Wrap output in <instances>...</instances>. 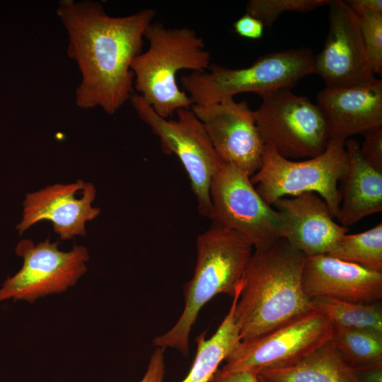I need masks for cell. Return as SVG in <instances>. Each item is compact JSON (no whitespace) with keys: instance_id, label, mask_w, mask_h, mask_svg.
<instances>
[{"instance_id":"obj_1","label":"cell","mask_w":382,"mask_h":382,"mask_svg":"<svg viewBox=\"0 0 382 382\" xmlns=\"http://www.w3.org/2000/svg\"><path fill=\"white\" fill-rule=\"evenodd\" d=\"M57 15L68 35V55L81 80L76 104L115 114L133 95L132 61L141 53L144 33L156 11L144 8L122 17L109 16L96 1L63 0Z\"/></svg>"},{"instance_id":"obj_2","label":"cell","mask_w":382,"mask_h":382,"mask_svg":"<svg viewBox=\"0 0 382 382\" xmlns=\"http://www.w3.org/2000/svg\"><path fill=\"white\" fill-rule=\"evenodd\" d=\"M306 257L283 238L254 249L234 308L241 341L259 337L314 308L302 287Z\"/></svg>"},{"instance_id":"obj_3","label":"cell","mask_w":382,"mask_h":382,"mask_svg":"<svg viewBox=\"0 0 382 382\" xmlns=\"http://www.w3.org/2000/svg\"><path fill=\"white\" fill-rule=\"evenodd\" d=\"M196 248L194 275L184 286L183 311L172 328L153 340L158 347L175 348L185 356L199 311L217 294L234 296L254 250L237 232L214 222L198 236Z\"/></svg>"},{"instance_id":"obj_4","label":"cell","mask_w":382,"mask_h":382,"mask_svg":"<svg viewBox=\"0 0 382 382\" xmlns=\"http://www.w3.org/2000/svg\"><path fill=\"white\" fill-rule=\"evenodd\" d=\"M149 44L145 52L132 61L134 87L138 95L161 117L168 119L182 108H190L188 95L177 84L178 71L204 72L210 65V53L203 37L195 30L166 28L151 23L144 33Z\"/></svg>"},{"instance_id":"obj_5","label":"cell","mask_w":382,"mask_h":382,"mask_svg":"<svg viewBox=\"0 0 382 382\" xmlns=\"http://www.w3.org/2000/svg\"><path fill=\"white\" fill-rule=\"evenodd\" d=\"M313 57L308 47L280 50L260 57L245 68L210 64L204 72L182 76L180 83L192 105L215 103L246 92L262 98L282 88H291L313 74Z\"/></svg>"},{"instance_id":"obj_6","label":"cell","mask_w":382,"mask_h":382,"mask_svg":"<svg viewBox=\"0 0 382 382\" xmlns=\"http://www.w3.org/2000/svg\"><path fill=\"white\" fill-rule=\"evenodd\" d=\"M345 143L330 138L321 154L301 161L286 159L265 145L261 166L250 181L270 206L279 198L312 192L324 199L332 217H336L341 202L337 184L348 166Z\"/></svg>"},{"instance_id":"obj_7","label":"cell","mask_w":382,"mask_h":382,"mask_svg":"<svg viewBox=\"0 0 382 382\" xmlns=\"http://www.w3.org/2000/svg\"><path fill=\"white\" fill-rule=\"evenodd\" d=\"M130 101L138 117L159 138L162 151L180 159L189 177L199 213L209 218L212 179L224 161L204 125L191 108L177 110V118L168 120L158 115L138 94H133Z\"/></svg>"},{"instance_id":"obj_8","label":"cell","mask_w":382,"mask_h":382,"mask_svg":"<svg viewBox=\"0 0 382 382\" xmlns=\"http://www.w3.org/2000/svg\"><path fill=\"white\" fill-rule=\"evenodd\" d=\"M254 111L265 145L293 160L321 154L330 139L325 117L317 104L284 88L262 97Z\"/></svg>"},{"instance_id":"obj_9","label":"cell","mask_w":382,"mask_h":382,"mask_svg":"<svg viewBox=\"0 0 382 382\" xmlns=\"http://www.w3.org/2000/svg\"><path fill=\"white\" fill-rule=\"evenodd\" d=\"M209 195L212 222L230 228L254 249L282 238L279 213L259 195L249 177L234 164L224 162L212 179Z\"/></svg>"},{"instance_id":"obj_10","label":"cell","mask_w":382,"mask_h":382,"mask_svg":"<svg viewBox=\"0 0 382 382\" xmlns=\"http://www.w3.org/2000/svg\"><path fill=\"white\" fill-rule=\"evenodd\" d=\"M332 323L313 308L255 338L240 341L225 359L224 371L266 369L291 364L331 338Z\"/></svg>"},{"instance_id":"obj_11","label":"cell","mask_w":382,"mask_h":382,"mask_svg":"<svg viewBox=\"0 0 382 382\" xmlns=\"http://www.w3.org/2000/svg\"><path fill=\"white\" fill-rule=\"evenodd\" d=\"M58 244L51 243L49 238L36 245L29 239L19 241L16 253L23 257V266L2 284L0 301L13 299L33 303L75 285L87 271L88 249L76 245L64 252L58 249Z\"/></svg>"},{"instance_id":"obj_12","label":"cell","mask_w":382,"mask_h":382,"mask_svg":"<svg viewBox=\"0 0 382 382\" xmlns=\"http://www.w3.org/2000/svg\"><path fill=\"white\" fill-rule=\"evenodd\" d=\"M191 109L224 162L236 165L249 177L260 169L265 144L254 111L246 101L227 98L215 103L192 105Z\"/></svg>"},{"instance_id":"obj_13","label":"cell","mask_w":382,"mask_h":382,"mask_svg":"<svg viewBox=\"0 0 382 382\" xmlns=\"http://www.w3.org/2000/svg\"><path fill=\"white\" fill-rule=\"evenodd\" d=\"M329 30L320 52L313 57V74L326 86H349L373 79L358 18L342 0H330Z\"/></svg>"},{"instance_id":"obj_14","label":"cell","mask_w":382,"mask_h":382,"mask_svg":"<svg viewBox=\"0 0 382 382\" xmlns=\"http://www.w3.org/2000/svg\"><path fill=\"white\" fill-rule=\"evenodd\" d=\"M96 188L91 183L77 180L69 184H55L25 195L23 217L16 228L23 233L36 223L47 220L61 240L86 235L85 224L100 213L93 207Z\"/></svg>"},{"instance_id":"obj_15","label":"cell","mask_w":382,"mask_h":382,"mask_svg":"<svg viewBox=\"0 0 382 382\" xmlns=\"http://www.w3.org/2000/svg\"><path fill=\"white\" fill-rule=\"evenodd\" d=\"M272 206L282 219V238L306 257L329 254L349 230L334 221L327 204L315 192L281 197Z\"/></svg>"},{"instance_id":"obj_16","label":"cell","mask_w":382,"mask_h":382,"mask_svg":"<svg viewBox=\"0 0 382 382\" xmlns=\"http://www.w3.org/2000/svg\"><path fill=\"white\" fill-rule=\"evenodd\" d=\"M302 287L310 299L373 303L382 298V272L326 254L311 256L303 265Z\"/></svg>"},{"instance_id":"obj_17","label":"cell","mask_w":382,"mask_h":382,"mask_svg":"<svg viewBox=\"0 0 382 382\" xmlns=\"http://www.w3.org/2000/svg\"><path fill=\"white\" fill-rule=\"evenodd\" d=\"M330 138L345 141L354 134L382 127V81L373 79L349 86L325 88L317 96Z\"/></svg>"},{"instance_id":"obj_18","label":"cell","mask_w":382,"mask_h":382,"mask_svg":"<svg viewBox=\"0 0 382 382\" xmlns=\"http://www.w3.org/2000/svg\"><path fill=\"white\" fill-rule=\"evenodd\" d=\"M345 145L348 166L340 180L341 202L336 217L340 225L348 228L366 216L382 212V173L364 160L357 141L347 139Z\"/></svg>"},{"instance_id":"obj_19","label":"cell","mask_w":382,"mask_h":382,"mask_svg":"<svg viewBox=\"0 0 382 382\" xmlns=\"http://www.w3.org/2000/svg\"><path fill=\"white\" fill-rule=\"evenodd\" d=\"M264 382H361L330 340L288 365L266 369Z\"/></svg>"},{"instance_id":"obj_20","label":"cell","mask_w":382,"mask_h":382,"mask_svg":"<svg viewBox=\"0 0 382 382\" xmlns=\"http://www.w3.org/2000/svg\"><path fill=\"white\" fill-rule=\"evenodd\" d=\"M242 285L238 288L231 306L215 333L208 339L205 332L196 337L197 354L188 374L181 382H209L220 363L241 341L234 308Z\"/></svg>"},{"instance_id":"obj_21","label":"cell","mask_w":382,"mask_h":382,"mask_svg":"<svg viewBox=\"0 0 382 382\" xmlns=\"http://www.w3.org/2000/svg\"><path fill=\"white\" fill-rule=\"evenodd\" d=\"M331 341L345 364L354 370L382 363V333L332 325Z\"/></svg>"},{"instance_id":"obj_22","label":"cell","mask_w":382,"mask_h":382,"mask_svg":"<svg viewBox=\"0 0 382 382\" xmlns=\"http://www.w3.org/2000/svg\"><path fill=\"white\" fill-rule=\"evenodd\" d=\"M311 301L313 306L323 312L332 325L382 333L381 307L376 303H353L323 297Z\"/></svg>"},{"instance_id":"obj_23","label":"cell","mask_w":382,"mask_h":382,"mask_svg":"<svg viewBox=\"0 0 382 382\" xmlns=\"http://www.w3.org/2000/svg\"><path fill=\"white\" fill-rule=\"evenodd\" d=\"M328 255L382 272V223L364 232L345 233Z\"/></svg>"},{"instance_id":"obj_24","label":"cell","mask_w":382,"mask_h":382,"mask_svg":"<svg viewBox=\"0 0 382 382\" xmlns=\"http://www.w3.org/2000/svg\"><path fill=\"white\" fill-rule=\"evenodd\" d=\"M330 0H250L246 13L259 19L265 26H271L284 12H311L328 5Z\"/></svg>"},{"instance_id":"obj_25","label":"cell","mask_w":382,"mask_h":382,"mask_svg":"<svg viewBox=\"0 0 382 382\" xmlns=\"http://www.w3.org/2000/svg\"><path fill=\"white\" fill-rule=\"evenodd\" d=\"M364 45L374 74L382 72V13L357 16Z\"/></svg>"},{"instance_id":"obj_26","label":"cell","mask_w":382,"mask_h":382,"mask_svg":"<svg viewBox=\"0 0 382 382\" xmlns=\"http://www.w3.org/2000/svg\"><path fill=\"white\" fill-rule=\"evenodd\" d=\"M364 140L360 151L364 160L374 169L382 173V127L367 131L362 134Z\"/></svg>"},{"instance_id":"obj_27","label":"cell","mask_w":382,"mask_h":382,"mask_svg":"<svg viewBox=\"0 0 382 382\" xmlns=\"http://www.w3.org/2000/svg\"><path fill=\"white\" fill-rule=\"evenodd\" d=\"M264 27V24L259 19L246 13L233 24L234 30L238 35L251 40L261 38Z\"/></svg>"},{"instance_id":"obj_28","label":"cell","mask_w":382,"mask_h":382,"mask_svg":"<svg viewBox=\"0 0 382 382\" xmlns=\"http://www.w3.org/2000/svg\"><path fill=\"white\" fill-rule=\"evenodd\" d=\"M164 349L157 347L151 354L146 371L139 382H163L165 374Z\"/></svg>"},{"instance_id":"obj_29","label":"cell","mask_w":382,"mask_h":382,"mask_svg":"<svg viewBox=\"0 0 382 382\" xmlns=\"http://www.w3.org/2000/svg\"><path fill=\"white\" fill-rule=\"evenodd\" d=\"M257 375L248 370L224 371L218 369L209 382H257Z\"/></svg>"},{"instance_id":"obj_30","label":"cell","mask_w":382,"mask_h":382,"mask_svg":"<svg viewBox=\"0 0 382 382\" xmlns=\"http://www.w3.org/2000/svg\"><path fill=\"white\" fill-rule=\"evenodd\" d=\"M345 1L357 16L369 13H382L381 0H348Z\"/></svg>"},{"instance_id":"obj_31","label":"cell","mask_w":382,"mask_h":382,"mask_svg":"<svg viewBox=\"0 0 382 382\" xmlns=\"http://www.w3.org/2000/svg\"><path fill=\"white\" fill-rule=\"evenodd\" d=\"M354 371L361 382H382V363Z\"/></svg>"},{"instance_id":"obj_32","label":"cell","mask_w":382,"mask_h":382,"mask_svg":"<svg viewBox=\"0 0 382 382\" xmlns=\"http://www.w3.org/2000/svg\"><path fill=\"white\" fill-rule=\"evenodd\" d=\"M257 382H264L259 375H257Z\"/></svg>"},{"instance_id":"obj_33","label":"cell","mask_w":382,"mask_h":382,"mask_svg":"<svg viewBox=\"0 0 382 382\" xmlns=\"http://www.w3.org/2000/svg\"></svg>"}]
</instances>
